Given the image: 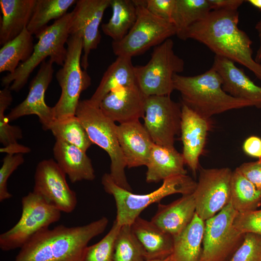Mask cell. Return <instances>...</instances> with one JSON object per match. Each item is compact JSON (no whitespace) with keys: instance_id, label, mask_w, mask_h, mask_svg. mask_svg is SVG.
<instances>
[{"instance_id":"cell-1","label":"cell","mask_w":261,"mask_h":261,"mask_svg":"<svg viewBox=\"0 0 261 261\" xmlns=\"http://www.w3.org/2000/svg\"><path fill=\"white\" fill-rule=\"evenodd\" d=\"M239 19L238 10H211L188 29L183 40L203 44L215 56L244 66L261 80V64L253 58L252 41L238 28Z\"/></svg>"},{"instance_id":"cell-2","label":"cell","mask_w":261,"mask_h":261,"mask_svg":"<svg viewBox=\"0 0 261 261\" xmlns=\"http://www.w3.org/2000/svg\"><path fill=\"white\" fill-rule=\"evenodd\" d=\"M108 224V218L102 217L82 226L44 228L20 248L13 261H81L88 243Z\"/></svg>"},{"instance_id":"cell-3","label":"cell","mask_w":261,"mask_h":261,"mask_svg":"<svg viewBox=\"0 0 261 261\" xmlns=\"http://www.w3.org/2000/svg\"><path fill=\"white\" fill-rule=\"evenodd\" d=\"M173 84L174 89L181 94L182 103L206 119L231 110L253 106L250 102L227 93L222 88L220 76L211 68L194 76L176 74Z\"/></svg>"},{"instance_id":"cell-4","label":"cell","mask_w":261,"mask_h":261,"mask_svg":"<svg viewBox=\"0 0 261 261\" xmlns=\"http://www.w3.org/2000/svg\"><path fill=\"white\" fill-rule=\"evenodd\" d=\"M102 184L105 191L115 199L116 207L115 220L120 226L131 225L141 213L152 203L174 194H192L197 186V182L187 174L166 179L159 188L145 194H134L121 188L108 173L102 175Z\"/></svg>"},{"instance_id":"cell-5","label":"cell","mask_w":261,"mask_h":261,"mask_svg":"<svg viewBox=\"0 0 261 261\" xmlns=\"http://www.w3.org/2000/svg\"><path fill=\"white\" fill-rule=\"evenodd\" d=\"M72 12L68 13L45 29L38 37L33 52L26 62L21 63L12 73H8L1 79V85L10 90L19 91L27 83L34 69L47 57L53 63L62 66L67 55V44L70 36V28Z\"/></svg>"},{"instance_id":"cell-6","label":"cell","mask_w":261,"mask_h":261,"mask_svg":"<svg viewBox=\"0 0 261 261\" xmlns=\"http://www.w3.org/2000/svg\"><path fill=\"white\" fill-rule=\"evenodd\" d=\"M75 115L85 127L93 144L108 154L110 159L109 174L113 181L121 188L132 191L125 174L127 165L116 133L117 125L89 99L79 101Z\"/></svg>"},{"instance_id":"cell-7","label":"cell","mask_w":261,"mask_h":261,"mask_svg":"<svg viewBox=\"0 0 261 261\" xmlns=\"http://www.w3.org/2000/svg\"><path fill=\"white\" fill-rule=\"evenodd\" d=\"M67 55L56 77L61 88L60 97L53 106L56 119L74 116L81 93L91 84V79L82 69L83 39L79 34L71 35L67 42Z\"/></svg>"},{"instance_id":"cell-8","label":"cell","mask_w":261,"mask_h":261,"mask_svg":"<svg viewBox=\"0 0 261 261\" xmlns=\"http://www.w3.org/2000/svg\"><path fill=\"white\" fill-rule=\"evenodd\" d=\"M137 8L135 23L121 40L112 41V48L117 57L141 55L176 35L174 24L151 14L145 6V0H133Z\"/></svg>"},{"instance_id":"cell-9","label":"cell","mask_w":261,"mask_h":261,"mask_svg":"<svg viewBox=\"0 0 261 261\" xmlns=\"http://www.w3.org/2000/svg\"><path fill=\"white\" fill-rule=\"evenodd\" d=\"M174 46L172 39L165 40L154 48L145 65L134 66L137 84L146 96H170L174 90V76L184 71L185 62Z\"/></svg>"},{"instance_id":"cell-10","label":"cell","mask_w":261,"mask_h":261,"mask_svg":"<svg viewBox=\"0 0 261 261\" xmlns=\"http://www.w3.org/2000/svg\"><path fill=\"white\" fill-rule=\"evenodd\" d=\"M21 205L18 222L0 235V248L3 251L20 248L36 233L61 217L60 211L33 191L22 198Z\"/></svg>"},{"instance_id":"cell-11","label":"cell","mask_w":261,"mask_h":261,"mask_svg":"<svg viewBox=\"0 0 261 261\" xmlns=\"http://www.w3.org/2000/svg\"><path fill=\"white\" fill-rule=\"evenodd\" d=\"M237 213L230 202L216 215L205 221L200 261H224L239 246L245 234L234 226Z\"/></svg>"},{"instance_id":"cell-12","label":"cell","mask_w":261,"mask_h":261,"mask_svg":"<svg viewBox=\"0 0 261 261\" xmlns=\"http://www.w3.org/2000/svg\"><path fill=\"white\" fill-rule=\"evenodd\" d=\"M181 114L182 103L170 96L147 97L144 126L154 144L174 147L175 136L180 134Z\"/></svg>"},{"instance_id":"cell-13","label":"cell","mask_w":261,"mask_h":261,"mask_svg":"<svg viewBox=\"0 0 261 261\" xmlns=\"http://www.w3.org/2000/svg\"><path fill=\"white\" fill-rule=\"evenodd\" d=\"M232 171L228 167L201 168L193 193L195 213L204 221L213 217L231 201Z\"/></svg>"},{"instance_id":"cell-14","label":"cell","mask_w":261,"mask_h":261,"mask_svg":"<svg viewBox=\"0 0 261 261\" xmlns=\"http://www.w3.org/2000/svg\"><path fill=\"white\" fill-rule=\"evenodd\" d=\"M32 191L61 212L72 213L77 205L76 193L69 186L66 174L53 159L43 160L37 165Z\"/></svg>"},{"instance_id":"cell-15","label":"cell","mask_w":261,"mask_h":261,"mask_svg":"<svg viewBox=\"0 0 261 261\" xmlns=\"http://www.w3.org/2000/svg\"><path fill=\"white\" fill-rule=\"evenodd\" d=\"M111 0H78L72 14L70 34H79L83 39L81 67L86 71L89 66L90 52L97 48L101 40L99 27Z\"/></svg>"},{"instance_id":"cell-16","label":"cell","mask_w":261,"mask_h":261,"mask_svg":"<svg viewBox=\"0 0 261 261\" xmlns=\"http://www.w3.org/2000/svg\"><path fill=\"white\" fill-rule=\"evenodd\" d=\"M53 63L49 59L40 64L37 74L30 82L27 97L6 116L9 122L23 116L35 115L38 116L43 129L49 130L56 119L53 107L45 103V93L53 79Z\"/></svg>"},{"instance_id":"cell-17","label":"cell","mask_w":261,"mask_h":261,"mask_svg":"<svg viewBox=\"0 0 261 261\" xmlns=\"http://www.w3.org/2000/svg\"><path fill=\"white\" fill-rule=\"evenodd\" d=\"M146 98L136 84L112 90L104 97L99 107L113 121L125 123L144 118Z\"/></svg>"},{"instance_id":"cell-18","label":"cell","mask_w":261,"mask_h":261,"mask_svg":"<svg viewBox=\"0 0 261 261\" xmlns=\"http://www.w3.org/2000/svg\"><path fill=\"white\" fill-rule=\"evenodd\" d=\"M182 103L180 126L183 144L182 155L187 164L195 174L199 169V160L203 152L208 131L210 119L203 118L187 105Z\"/></svg>"},{"instance_id":"cell-19","label":"cell","mask_w":261,"mask_h":261,"mask_svg":"<svg viewBox=\"0 0 261 261\" xmlns=\"http://www.w3.org/2000/svg\"><path fill=\"white\" fill-rule=\"evenodd\" d=\"M220 76L222 88L231 96L250 102L261 108V87L255 84L243 69L225 58L215 56L211 67Z\"/></svg>"},{"instance_id":"cell-20","label":"cell","mask_w":261,"mask_h":261,"mask_svg":"<svg viewBox=\"0 0 261 261\" xmlns=\"http://www.w3.org/2000/svg\"><path fill=\"white\" fill-rule=\"evenodd\" d=\"M116 133L127 167L146 166L154 144L139 120L116 125Z\"/></svg>"},{"instance_id":"cell-21","label":"cell","mask_w":261,"mask_h":261,"mask_svg":"<svg viewBox=\"0 0 261 261\" xmlns=\"http://www.w3.org/2000/svg\"><path fill=\"white\" fill-rule=\"evenodd\" d=\"M196 204L192 194L182 197L168 204H159L151 221L173 237L180 234L192 220Z\"/></svg>"},{"instance_id":"cell-22","label":"cell","mask_w":261,"mask_h":261,"mask_svg":"<svg viewBox=\"0 0 261 261\" xmlns=\"http://www.w3.org/2000/svg\"><path fill=\"white\" fill-rule=\"evenodd\" d=\"M53 152L56 162L72 183L95 178L91 160L86 152L59 140H56Z\"/></svg>"},{"instance_id":"cell-23","label":"cell","mask_w":261,"mask_h":261,"mask_svg":"<svg viewBox=\"0 0 261 261\" xmlns=\"http://www.w3.org/2000/svg\"><path fill=\"white\" fill-rule=\"evenodd\" d=\"M185 164L182 153L174 147L154 144L146 165V181L157 183L174 176L186 175Z\"/></svg>"},{"instance_id":"cell-24","label":"cell","mask_w":261,"mask_h":261,"mask_svg":"<svg viewBox=\"0 0 261 261\" xmlns=\"http://www.w3.org/2000/svg\"><path fill=\"white\" fill-rule=\"evenodd\" d=\"M36 3V0H0V45L12 41L27 28Z\"/></svg>"},{"instance_id":"cell-25","label":"cell","mask_w":261,"mask_h":261,"mask_svg":"<svg viewBox=\"0 0 261 261\" xmlns=\"http://www.w3.org/2000/svg\"><path fill=\"white\" fill-rule=\"evenodd\" d=\"M131 227L145 251L146 261L163 260L172 254L173 237L158 228L151 220L139 217Z\"/></svg>"},{"instance_id":"cell-26","label":"cell","mask_w":261,"mask_h":261,"mask_svg":"<svg viewBox=\"0 0 261 261\" xmlns=\"http://www.w3.org/2000/svg\"><path fill=\"white\" fill-rule=\"evenodd\" d=\"M134 67L131 58L117 57L103 73L89 100L99 106L104 97L112 90L137 84Z\"/></svg>"},{"instance_id":"cell-27","label":"cell","mask_w":261,"mask_h":261,"mask_svg":"<svg viewBox=\"0 0 261 261\" xmlns=\"http://www.w3.org/2000/svg\"><path fill=\"white\" fill-rule=\"evenodd\" d=\"M205 221L195 213L186 228L173 237V261H200Z\"/></svg>"},{"instance_id":"cell-28","label":"cell","mask_w":261,"mask_h":261,"mask_svg":"<svg viewBox=\"0 0 261 261\" xmlns=\"http://www.w3.org/2000/svg\"><path fill=\"white\" fill-rule=\"evenodd\" d=\"M110 6L112 16L101 28L105 35L117 42L127 34L135 23L137 8L133 0H111Z\"/></svg>"},{"instance_id":"cell-29","label":"cell","mask_w":261,"mask_h":261,"mask_svg":"<svg viewBox=\"0 0 261 261\" xmlns=\"http://www.w3.org/2000/svg\"><path fill=\"white\" fill-rule=\"evenodd\" d=\"M33 35L25 28L16 38L6 43L0 49V72L13 73L19 63L27 61L34 48Z\"/></svg>"},{"instance_id":"cell-30","label":"cell","mask_w":261,"mask_h":261,"mask_svg":"<svg viewBox=\"0 0 261 261\" xmlns=\"http://www.w3.org/2000/svg\"><path fill=\"white\" fill-rule=\"evenodd\" d=\"M76 0H36L33 12L27 29L36 38L48 27V22L57 20L67 13Z\"/></svg>"},{"instance_id":"cell-31","label":"cell","mask_w":261,"mask_h":261,"mask_svg":"<svg viewBox=\"0 0 261 261\" xmlns=\"http://www.w3.org/2000/svg\"><path fill=\"white\" fill-rule=\"evenodd\" d=\"M13 101L11 91L9 87L0 90V142L3 145L0 151L11 154L28 153L30 149L17 143L23 137L21 129L18 126L11 125L4 112Z\"/></svg>"},{"instance_id":"cell-32","label":"cell","mask_w":261,"mask_h":261,"mask_svg":"<svg viewBox=\"0 0 261 261\" xmlns=\"http://www.w3.org/2000/svg\"><path fill=\"white\" fill-rule=\"evenodd\" d=\"M211 10L208 0H175L171 22L176 35L183 40L188 29Z\"/></svg>"},{"instance_id":"cell-33","label":"cell","mask_w":261,"mask_h":261,"mask_svg":"<svg viewBox=\"0 0 261 261\" xmlns=\"http://www.w3.org/2000/svg\"><path fill=\"white\" fill-rule=\"evenodd\" d=\"M230 202L240 213L256 210L261 205V191L237 168L232 173Z\"/></svg>"},{"instance_id":"cell-34","label":"cell","mask_w":261,"mask_h":261,"mask_svg":"<svg viewBox=\"0 0 261 261\" xmlns=\"http://www.w3.org/2000/svg\"><path fill=\"white\" fill-rule=\"evenodd\" d=\"M49 130L56 140L74 145L85 152L93 144L85 127L75 115L55 119Z\"/></svg>"},{"instance_id":"cell-35","label":"cell","mask_w":261,"mask_h":261,"mask_svg":"<svg viewBox=\"0 0 261 261\" xmlns=\"http://www.w3.org/2000/svg\"><path fill=\"white\" fill-rule=\"evenodd\" d=\"M145 251L131 225L121 226L116 237L114 261H145Z\"/></svg>"},{"instance_id":"cell-36","label":"cell","mask_w":261,"mask_h":261,"mask_svg":"<svg viewBox=\"0 0 261 261\" xmlns=\"http://www.w3.org/2000/svg\"><path fill=\"white\" fill-rule=\"evenodd\" d=\"M121 226L115 220L107 234L99 242L87 246L81 261H114V245Z\"/></svg>"},{"instance_id":"cell-37","label":"cell","mask_w":261,"mask_h":261,"mask_svg":"<svg viewBox=\"0 0 261 261\" xmlns=\"http://www.w3.org/2000/svg\"><path fill=\"white\" fill-rule=\"evenodd\" d=\"M227 261H261V235L245 233L243 242Z\"/></svg>"},{"instance_id":"cell-38","label":"cell","mask_w":261,"mask_h":261,"mask_svg":"<svg viewBox=\"0 0 261 261\" xmlns=\"http://www.w3.org/2000/svg\"><path fill=\"white\" fill-rule=\"evenodd\" d=\"M24 162L23 154H7L3 159L0 169V202L12 197L7 189V181L12 173Z\"/></svg>"},{"instance_id":"cell-39","label":"cell","mask_w":261,"mask_h":261,"mask_svg":"<svg viewBox=\"0 0 261 261\" xmlns=\"http://www.w3.org/2000/svg\"><path fill=\"white\" fill-rule=\"evenodd\" d=\"M233 224L243 233L250 232L261 235V209L238 213Z\"/></svg>"},{"instance_id":"cell-40","label":"cell","mask_w":261,"mask_h":261,"mask_svg":"<svg viewBox=\"0 0 261 261\" xmlns=\"http://www.w3.org/2000/svg\"><path fill=\"white\" fill-rule=\"evenodd\" d=\"M174 3L175 0H145V6L149 12L171 22Z\"/></svg>"},{"instance_id":"cell-41","label":"cell","mask_w":261,"mask_h":261,"mask_svg":"<svg viewBox=\"0 0 261 261\" xmlns=\"http://www.w3.org/2000/svg\"><path fill=\"white\" fill-rule=\"evenodd\" d=\"M237 169L258 190L261 191V159L256 161L244 163Z\"/></svg>"},{"instance_id":"cell-42","label":"cell","mask_w":261,"mask_h":261,"mask_svg":"<svg viewBox=\"0 0 261 261\" xmlns=\"http://www.w3.org/2000/svg\"><path fill=\"white\" fill-rule=\"evenodd\" d=\"M243 149L247 155L261 159V139L256 136L248 137L243 144Z\"/></svg>"},{"instance_id":"cell-43","label":"cell","mask_w":261,"mask_h":261,"mask_svg":"<svg viewBox=\"0 0 261 261\" xmlns=\"http://www.w3.org/2000/svg\"><path fill=\"white\" fill-rule=\"evenodd\" d=\"M212 10H238L243 0H208Z\"/></svg>"},{"instance_id":"cell-44","label":"cell","mask_w":261,"mask_h":261,"mask_svg":"<svg viewBox=\"0 0 261 261\" xmlns=\"http://www.w3.org/2000/svg\"><path fill=\"white\" fill-rule=\"evenodd\" d=\"M259 39V46L257 51L255 60L258 63L261 62V19L258 21L255 27Z\"/></svg>"},{"instance_id":"cell-45","label":"cell","mask_w":261,"mask_h":261,"mask_svg":"<svg viewBox=\"0 0 261 261\" xmlns=\"http://www.w3.org/2000/svg\"><path fill=\"white\" fill-rule=\"evenodd\" d=\"M253 6L261 10V0H246Z\"/></svg>"},{"instance_id":"cell-46","label":"cell","mask_w":261,"mask_h":261,"mask_svg":"<svg viewBox=\"0 0 261 261\" xmlns=\"http://www.w3.org/2000/svg\"><path fill=\"white\" fill-rule=\"evenodd\" d=\"M145 261H173L172 254L163 260H147Z\"/></svg>"}]
</instances>
